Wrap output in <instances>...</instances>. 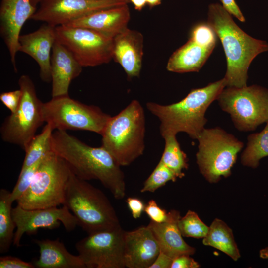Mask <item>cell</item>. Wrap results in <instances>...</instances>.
<instances>
[{
	"label": "cell",
	"mask_w": 268,
	"mask_h": 268,
	"mask_svg": "<svg viewBox=\"0 0 268 268\" xmlns=\"http://www.w3.org/2000/svg\"><path fill=\"white\" fill-rule=\"evenodd\" d=\"M176 135H170L164 137V149L160 159L166 166L169 168L179 178L185 176L184 169L188 168L186 154L181 149L176 139Z\"/></svg>",
	"instance_id": "obj_28"
},
{
	"label": "cell",
	"mask_w": 268,
	"mask_h": 268,
	"mask_svg": "<svg viewBox=\"0 0 268 268\" xmlns=\"http://www.w3.org/2000/svg\"><path fill=\"white\" fill-rule=\"evenodd\" d=\"M177 178L178 177L176 174L160 160L151 174L144 182L140 192H154L164 186L168 181H176Z\"/></svg>",
	"instance_id": "obj_30"
},
{
	"label": "cell",
	"mask_w": 268,
	"mask_h": 268,
	"mask_svg": "<svg viewBox=\"0 0 268 268\" xmlns=\"http://www.w3.org/2000/svg\"><path fill=\"white\" fill-rule=\"evenodd\" d=\"M162 0H146L147 4L151 8L160 5Z\"/></svg>",
	"instance_id": "obj_42"
},
{
	"label": "cell",
	"mask_w": 268,
	"mask_h": 268,
	"mask_svg": "<svg viewBox=\"0 0 268 268\" xmlns=\"http://www.w3.org/2000/svg\"><path fill=\"white\" fill-rule=\"evenodd\" d=\"M247 146L241 156V162L245 166L256 168L263 158L268 156V120L260 132L252 134L247 137Z\"/></svg>",
	"instance_id": "obj_26"
},
{
	"label": "cell",
	"mask_w": 268,
	"mask_h": 268,
	"mask_svg": "<svg viewBox=\"0 0 268 268\" xmlns=\"http://www.w3.org/2000/svg\"><path fill=\"white\" fill-rule=\"evenodd\" d=\"M202 243L222 251L234 261H237L241 257L232 230L220 219L215 218L212 221Z\"/></svg>",
	"instance_id": "obj_24"
},
{
	"label": "cell",
	"mask_w": 268,
	"mask_h": 268,
	"mask_svg": "<svg viewBox=\"0 0 268 268\" xmlns=\"http://www.w3.org/2000/svg\"><path fill=\"white\" fill-rule=\"evenodd\" d=\"M11 192L6 189L0 190V253L8 251L14 238L16 228L12 213Z\"/></svg>",
	"instance_id": "obj_25"
},
{
	"label": "cell",
	"mask_w": 268,
	"mask_h": 268,
	"mask_svg": "<svg viewBox=\"0 0 268 268\" xmlns=\"http://www.w3.org/2000/svg\"><path fill=\"white\" fill-rule=\"evenodd\" d=\"M55 27L45 23L34 32L20 35L19 51L31 57L40 68V76L45 82H51V58L57 40Z\"/></svg>",
	"instance_id": "obj_17"
},
{
	"label": "cell",
	"mask_w": 268,
	"mask_h": 268,
	"mask_svg": "<svg viewBox=\"0 0 268 268\" xmlns=\"http://www.w3.org/2000/svg\"><path fill=\"white\" fill-rule=\"evenodd\" d=\"M41 160L25 169L20 170L16 184L11 192V198L13 201L19 199L28 190Z\"/></svg>",
	"instance_id": "obj_32"
},
{
	"label": "cell",
	"mask_w": 268,
	"mask_h": 268,
	"mask_svg": "<svg viewBox=\"0 0 268 268\" xmlns=\"http://www.w3.org/2000/svg\"><path fill=\"white\" fill-rule=\"evenodd\" d=\"M180 217L179 211L171 210L165 221L156 223L151 220L147 225L158 241L160 251L173 260L182 255H193L196 251L182 238L178 226Z\"/></svg>",
	"instance_id": "obj_21"
},
{
	"label": "cell",
	"mask_w": 268,
	"mask_h": 268,
	"mask_svg": "<svg viewBox=\"0 0 268 268\" xmlns=\"http://www.w3.org/2000/svg\"><path fill=\"white\" fill-rule=\"evenodd\" d=\"M130 12L124 5L91 13L65 25L88 28L114 38L128 28Z\"/></svg>",
	"instance_id": "obj_20"
},
{
	"label": "cell",
	"mask_w": 268,
	"mask_h": 268,
	"mask_svg": "<svg viewBox=\"0 0 268 268\" xmlns=\"http://www.w3.org/2000/svg\"><path fill=\"white\" fill-rule=\"evenodd\" d=\"M129 2L128 0H44L31 19L57 26L96 11Z\"/></svg>",
	"instance_id": "obj_13"
},
{
	"label": "cell",
	"mask_w": 268,
	"mask_h": 268,
	"mask_svg": "<svg viewBox=\"0 0 268 268\" xmlns=\"http://www.w3.org/2000/svg\"><path fill=\"white\" fill-rule=\"evenodd\" d=\"M82 67L73 54L56 40L51 58L52 97L69 95L70 83L80 74Z\"/></svg>",
	"instance_id": "obj_18"
},
{
	"label": "cell",
	"mask_w": 268,
	"mask_h": 268,
	"mask_svg": "<svg viewBox=\"0 0 268 268\" xmlns=\"http://www.w3.org/2000/svg\"><path fill=\"white\" fill-rule=\"evenodd\" d=\"M173 259L160 251L153 263L149 268H171Z\"/></svg>",
	"instance_id": "obj_39"
},
{
	"label": "cell",
	"mask_w": 268,
	"mask_h": 268,
	"mask_svg": "<svg viewBox=\"0 0 268 268\" xmlns=\"http://www.w3.org/2000/svg\"><path fill=\"white\" fill-rule=\"evenodd\" d=\"M259 256L262 259L268 260V246L260 251Z\"/></svg>",
	"instance_id": "obj_41"
},
{
	"label": "cell",
	"mask_w": 268,
	"mask_h": 268,
	"mask_svg": "<svg viewBox=\"0 0 268 268\" xmlns=\"http://www.w3.org/2000/svg\"><path fill=\"white\" fill-rule=\"evenodd\" d=\"M145 117L137 100L112 117L101 135L102 144L121 166H128L143 153Z\"/></svg>",
	"instance_id": "obj_4"
},
{
	"label": "cell",
	"mask_w": 268,
	"mask_h": 268,
	"mask_svg": "<svg viewBox=\"0 0 268 268\" xmlns=\"http://www.w3.org/2000/svg\"><path fill=\"white\" fill-rule=\"evenodd\" d=\"M208 15L207 23L221 41L225 52L226 86H246L247 71L251 62L260 53L268 51V43L244 32L219 4L210 5Z\"/></svg>",
	"instance_id": "obj_2"
},
{
	"label": "cell",
	"mask_w": 268,
	"mask_h": 268,
	"mask_svg": "<svg viewBox=\"0 0 268 268\" xmlns=\"http://www.w3.org/2000/svg\"><path fill=\"white\" fill-rule=\"evenodd\" d=\"M225 86L223 78L205 87L192 89L178 102L163 105L149 102L146 107L159 120L160 132L163 138L185 132L192 139H197L207 123L205 114L207 108L217 100Z\"/></svg>",
	"instance_id": "obj_3"
},
{
	"label": "cell",
	"mask_w": 268,
	"mask_h": 268,
	"mask_svg": "<svg viewBox=\"0 0 268 268\" xmlns=\"http://www.w3.org/2000/svg\"><path fill=\"white\" fill-rule=\"evenodd\" d=\"M44 122L57 130H81L101 135L111 117L99 107L82 103L69 95L52 97L43 103Z\"/></svg>",
	"instance_id": "obj_8"
},
{
	"label": "cell",
	"mask_w": 268,
	"mask_h": 268,
	"mask_svg": "<svg viewBox=\"0 0 268 268\" xmlns=\"http://www.w3.org/2000/svg\"><path fill=\"white\" fill-rule=\"evenodd\" d=\"M31 3L33 4V5L35 6H37V4L40 3L43 1L44 0H30Z\"/></svg>",
	"instance_id": "obj_43"
},
{
	"label": "cell",
	"mask_w": 268,
	"mask_h": 268,
	"mask_svg": "<svg viewBox=\"0 0 268 268\" xmlns=\"http://www.w3.org/2000/svg\"><path fill=\"white\" fill-rule=\"evenodd\" d=\"M196 162L200 173L210 183L231 174L243 142L220 127L204 128L197 139Z\"/></svg>",
	"instance_id": "obj_7"
},
{
	"label": "cell",
	"mask_w": 268,
	"mask_h": 268,
	"mask_svg": "<svg viewBox=\"0 0 268 268\" xmlns=\"http://www.w3.org/2000/svg\"><path fill=\"white\" fill-rule=\"evenodd\" d=\"M190 39L200 46L214 49L216 42V35L208 23H201L193 27Z\"/></svg>",
	"instance_id": "obj_31"
},
{
	"label": "cell",
	"mask_w": 268,
	"mask_h": 268,
	"mask_svg": "<svg viewBox=\"0 0 268 268\" xmlns=\"http://www.w3.org/2000/svg\"><path fill=\"white\" fill-rule=\"evenodd\" d=\"M213 49L200 46L190 39L170 57L166 66L171 72H198L212 53Z\"/></svg>",
	"instance_id": "obj_23"
},
{
	"label": "cell",
	"mask_w": 268,
	"mask_h": 268,
	"mask_svg": "<svg viewBox=\"0 0 268 268\" xmlns=\"http://www.w3.org/2000/svg\"><path fill=\"white\" fill-rule=\"evenodd\" d=\"M22 97L21 89L2 92L0 95V100L3 104L10 111L14 113L17 109Z\"/></svg>",
	"instance_id": "obj_33"
},
{
	"label": "cell",
	"mask_w": 268,
	"mask_h": 268,
	"mask_svg": "<svg viewBox=\"0 0 268 268\" xmlns=\"http://www.w3.org/2000/svg\"><path fill=\"white\" fill-rule=\"evenodd\" d=\"M40 256L33 264L38 268H86L78 255L69 252L59 239L35 240Z\"/></svg>",
	"instance_id": "obj_22"
},
{
	"label": "cell",
	"mask_w": 268,
	"mask_h": 268,
	"mask_svg": "<svg viewBox=\"0 0 268 268\" xmlns=\"http://www.w3.org/2000/svg\"><path fill=\"white\" fill-rule=\"evenodd\" d=\"M178 226L182 236L197 239H203L209 230V226L200 219L195 212L190 210L183 217L179 218Z\"/></svg>",
	"instance_id": "obj_29"
},
{
	"label": "cell",
	"mask_w": 268,
	"mask_h": 268,
	"mask_svg": "<svg viewBox=\"0 0 268 268\" xmlns=\"http://www.w3.org/2000/svg\"><path fill=\"white\" fill-rule=\"evenodd\" d=\"M129 2H132L134 8L138 11L141 10L147 4L146 0H128Z\"/></svg>",
	"instance_id": "obj_40"
},
{
	"label": "cell",
	"mask_w": 268,
	"mask_h": 268,
	"mask_svg": "<svg viewBox=\"0 0 268 268\" xmlns=\"http://www.w3.org/2000/svg\"><path fill=\"white\" fill-rule=\"evenodd\" d=\"M57 41L66 47L83 67H95L113 59V38L83 27H55Z\"/></svg>",
	"instance_id": "obj_11"
},
{
	"label": "cell",
	"mask_w": 268,
	"mask_h": 268,
	"mask_svg": "<svg viewBox=\"0 0 268 268\" xmlns=\"http://www.w3.org/2000/svg\"><path fill=\"white\" fill-rule=\"evenodd\" d=\"M34 264L10 256L0 258V268H34Z\"/></svg>",
	"instance_id": "obj_35"
},
{
	"label": "cell",
	"mask_w": 268,
	"mask_h": 268,
	"mask_svg": "<svg viewBox=\"0 0 268 268\" xmlns=\"http://www.w3.org/2000/svg\"><path fill=\"white\" fill-rule=\"evenodd\" d=\"M220 0L222 3V6L229 14L234 16L241 22H245V18L234 0Z\"/></svg>",
	"instance_id": "obj_38"
},
{
	"label": "cell",
	"mask_w": 268,
	"mask_h": 268,
	"mask_svg": "<svg viewBox=\"0 0 268 268\" xmlns=\"http://www.w3.org/2000/svg\"><path fill=\"white\" fill-rule=\"evenodd\" d=\"M124 231L121 226L88 234L75 245L86 268H124Z\"/></svg>",
	"instance_id": "obj_12"
},
{
	"label": "cell",
	"mask_w": 268,
	"mask_h": 268,
	"mask_svg": "<svg viewBox=\"0 0 268 268\" xmlns=\"http://www.w3.org/2000/svg\"><path fill=\"white\" fill-rule=\"evenodd\" d=\"M34 209H24L17 204L12 213L16 230L13 243L19 247L23 235L34 234L39 228L53 229L62 223L67 231L73 230L78 225L74 215L66 205Z\"/></svg>",
	"instance_id": "obj_14"
},
{
	"label": "cell",
	"mask_w": 268,
	"mask_h": 268,
	"mask_svg": "<svg viewBox=\"0 0 268 268\" xmlns=\"http://www.w3.org/2000/svg\"><path fill=\"white\" fill-rule=\"evenodd\" d=\"M142 34L128 28L113 38V59L123 67L127 77H139L143 55Z\"/></svg>",
	"instance_id": "obj_19"
},
{
	"label": "cell",
	"mask_w": 268,
	"mask_h": 268,
	"mask_svg": "<svg viewBox=\"0 0 268 268\" xmlns=\"http://www.w3.org/2000/svg\"><path fill=\"white\" fill-rule=\"evenodd\" d=\"M150 228L142 226L124 235V262L128 268H149L160 252Z\"/></svg>",
	"instance_id": "obj_16"
},
{
	"label": "cell",
	"mask_w": 268,
	"mask_h": 268,
	"mask_svg": "<svg viewBox=\"0 0 268 268\" xmlns=\"http://www.w3.org/2000/svg\"><path fill=\"white\" fill-rule=\"evenodd\" d=\"M37 8L30 0H1L0 32L9 51L14 70L16 72V55L19 49L20 32L26 21L31 19Z\"/></svg>",
	"instance_id": "obj_15"
},
{
	"label": "cell",
	"mask_w": 268,
	"mask_h": 268,
	"mask_svg": "<svg viewBox=\"0 0 268 268\" xmlns=\"http://www.w3.org/2000/svg\"><path fill=\"white\" fill-rule=\"evenodd\" d=\"M126 202L133 217L134 219L139 218L142 212L144 211L145 205L139 198L128 197L126 200Z\"/></svg>",
	"instance_id": "obj_36"
},
{
	"label": "cell",
	"mask_w": 268,
	"mask_h": 268,
	"mask_svg": "<svg viewBox=\"0 0 268 268\" xmlns=\"http://www.w3.org/2000/svg\"><path fill=\"white\" fill-rule=\"evenodd\" d=\"M51 148L79 178L98 180L116 199L124 198L126 184L121 166L103 146H91L66 131L56 130L51 138Z\"/></svg>",
	"instance_id": "obj_1"
},
{
	"label": "cell",
	"mask_w": 268,
	"mask_h": 268,
	"mask_svg": "<svg viewBox=\"0 0 268 268\" xmlns=\"http://www.w3.org/2000/svg\"><path fill=\"white\" fill-rule=\"evenodd\" d=\"M54 129L49 124H46L42 132L32 138L24 150L25 155L21 170L31 166L43 159L52 151L51 138Z\"/></svg>",
	"instance_id": "obj_27"
},
{
	"label": "cell",
	"mask_w": 268,
	"mask_h": 268,
	"mask_svg": "<svg viewBox=\"0 0 268 268\" xmlns=\"http://www.w3.org/2000/svg\"><path fill=\"white\" fill-rule=\"evenodd\" d=\"M71 173L66 161L50 151L41 161L28 190L16 201L17 205L34 209L63 204Z\"/></svg>",
	"instance_id": "obj_6"
},
{
	"label": "cell",
	"mask_w": 268,
	"mask_h": 268,
	"mask_svg": "<svg viewBox=\"0 0 268 268\" xmlns=\"http://www.w3.org/2000/svg\"><path fill=\"white\" fill-rule=\"evenodd\" d=\"M144 212L151 220L156 223H162L167 219L168 212L162 209L154 200H150L145 205Z\"/></svg>",
	"instance_id": "obj_34"
},
{
	"label": "cell",
	"mask_w": 268,
	"mask_h": 268,
	"mask_svg": "<svg viewBox=\"0 0 268 268\" xmlns=\"http://www.w3.org/2000/svg\"><path fill=\"white\" fill-rule=\"evenodd\" d=\"M63 205L68 208L76 218L78 225L88 234L121 226L113 206L104 193L79 178L72 171Z\"/></svg>",
	"instance_id": "obj_5"
},
{
	"label": "cell",
	"mask_w": 268,
	"mask_h": 268,
	"mask_svg": "<svg viewBox=\"0 0 268 268\" xmlns=\"http://www.w3.org/2000/svg\"><path fill=\"white\" fill-rule=\"evenodd\" d=\"M200 266L190 255H182L173 260L171 268H198Z\"/></svg>",
	"instance_id": "obj_37"
},
{
	"label": "cell",
	"mask_w": 268,
	"mask_h": 268,
	"mask_svg": "<svg viewBox=\"0 0 268 268\" xmlns=\"http://www.w3.org/2000/svg\"><path fill=\"white\" fill-rule=\"evenodd\" d=\"M217 100L239 131H254L268 120V89L262 86L227 87Z\"/></svg>",
	"instance_id": "obj_10"
},
{
	"label": "cell",
	"mask_w": 268,
	"mask_h": 268,
	"mask_svg": "<svg viewBox=\"0 0 268 268\" xmlns=\"http://www.w3.org/2000/svg\"><path fill=\"white\" fill-rule=\"evenodd\" d=\"M18 83L22 91L20 103L16 111L5 119L0 132L4 141L17 145L25 150L44 122L43 102L38 98L34 84L28 75H21Z\"/></svg>",
	"instance_id": "obj_9"
}]
</instances>
